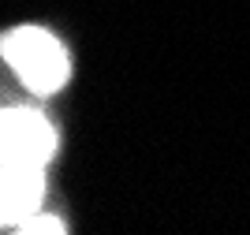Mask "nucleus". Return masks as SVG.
<instances>
[{
  "instance_id": "obj_1",
  "label": "nucleus",
  "mask_w": 250,
  "mask_h": 235,
  "mask_svg": "<svg viewBox=\"0 0 250 235\" xmlns=\"http://www.w3.org/2000/svg\"><path fill=\"white\" fill-rule=\"evenodd\" d=\"M4 60L19 82L34 93H56L67 82V52L60 38L49 34L45 26H15L4 34Z\"/></svg>"
},
{
  "instance_id": "obj_2",
  "label": "nucleus",
  "mask_w": 250,
  "mask_h": 235,
  "mask_svg": "<svg viewBox=\"0 0 250 235\" xmlns=\"http://www.w3.org/2000/svg\"><path fill=\"white\" fill-rule=\"evenodd\" d=\"M0 138H4V161L15 164H49L56 153V131L38 108L8 105L0 116Z\"/></svg>"
},
{
  "instance_id": "obj_3",
  "label": "nucleus",
  "mask_w": 250,
  "mask_h": 235,
  "mask_svg": "<svg viewBox=\"0 0 250 235\" xmlns=\"http://www.w3.org/2000/svg\"><path fill=\"white\" fill-rule=\"evenodd\" d=\"M42 198H45V168L42 164L4 161V175H0V216H4V232L11 224H19L22 216L42 213Z\"/></svg>"
},
{
  "instance_id": "obj_4",
  "label": "nucleus",
  "mask_w": 250,
  "mask_h": 235,
  "mask_svg": "<svg viewBox=\"0 0 250 235\" xmlns=\"http://www.w3.org/2000/svg\"><path fill=\"white\" fill-rule=\"evenodd\" d=\"M8 232H42V235H60L63 232V220H56V216H45V213H34V216H22L19 224H11Z\"/></svg>"
}]
</instances>
